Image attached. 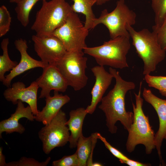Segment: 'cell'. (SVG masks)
I'll return each instance as SVG.
<instances>
[{
  "label": "cell",
  "mask_w": 166,
  "mask_h": 166,
  "mask_svg": "<svg viewBox=\"0 0 166 166\" xmlns=\"http://www.w3.org/2000/svg\"><path fill=\"white\" fill-rule=\"evenodd\" d=\"M109 71L115 79L116 83L113 88L103 97L98 107L105 114L106 125L111 133L116 132L117 128L116 124L118 121L128 131L133 122V114L126 110L125 98L127 92L134 89L136 85L132 81L123 79L115 69L110 67Z\"/></svg>",
  "instance_id": "6da1fadb"
},
{
  "label": "cell",
  "mask_w": 166,
  "mask_h": 166,
  "mask_svg": "<svg viewBox=\"0 0 166 166\" xmlns=\"http://www.w3.org/2000/svg\"><path fill=\"white\" fill-rule=\"evenodd\" d=\"M127 29L132 39V44L143 62V74L150 75L165 59L166 51L159 44L155 31L151 32L145 28L137 31L130 25H128Z\"/></svg>",
  "instance_id": "7a4b0ae2"
},
{
  "label": "cell",
  "mask_w": 166,
  "mask_h": 166,
  "mask_svg": "<svg viewBox=\"0 0 166 166\" xmlns=\"http://www.w3.org/2000/svg\"><path fill=\"white\" fill-rule=\"evenodd\" d=\"M142 83H140L138 94L134 93L136 103L132 102L133 120L129 130L126 146L129 153L133 152L136 146L142 144L145 147L147 154L151 153L156 148L155 134L149 122L148 116L144 114L142 109L143 99L141 97Z\"/></svg>",
  "instance_id": "3957f363"
},
{
  "label": "cell",
  "mask_w": 166,
  "mask_h": 166,
  "mask_svg": "<svg viewBox=\"0 0 166 166\" xmlns=\"http://www.w3.org/2000/svg\"><path fill=\"white\" fill-rule=\"evenodd\" d=\"M130 38V36H119L100 46H87L83 51L93 57L99 65L123 69L129 67L126 56L131 47Z\"/></svg>",
  "instance_id": "277c9868"
},
{
  "label": "cell",
  "mask_w": 166,
  "mask_h": 166,
  "mask_svg": "<svg viewBox=\"0 0 166 166\" xmlns=\"http://www.w3.org/2000/svg\"><path fill=\"white\" fill-rule=\"evenodd\" d=\"M73 11L71 6L65 0L43 1L36 13L31 29L39 35H52Z\"/></svg>",
  "instance_id": "5b68a950"
},
{
  "label": "cell",
  "mask_w": 166,
  "mask_h": 166,
  "mask_svg": "<svg viewBox=\"0 0 166 166\" xmlns=\"http://www.w3.org/2000/svg\"><path fill=\"white\" fill-rule=\"evenodd\" d=\"M136 18L135 13L129 8L124 0H119L112 11L109 13L106 9L101 11L100 17L95 19L92 29L102 24L108 30L111 39L121 36H130L127 26L135 25Z\"/></svg>",
  "instance_id": "8992f818"
},
{
  "label": "cell",
  "mask_w": 166,
  "mask_h": 166,
  "mask_svg": "<svg viewBox=\"0 0 166 166\" xmlns=\"http://www.w3.org/2000/svg\"><path fill=\"white\" fill-rule=\"evenodd\" d=\"M83 51H68L55 65L66 81L68 86L79 91L86 85V74L87 58Z\"/></svg>",
  "instance_id": "52a82bcc"
},
{
  "label": "cell",
  "mask_w": 166,
  "mask_h": 166,
  "mask_svg": "<svg viewBox=\"0 0 166 166\" xmlns=\"http://www.w3.org/2000/svg\"><path fill=\"white\" fill-rule=\"evenodd\" d=\"M89 30L82 24L77 13L73 11L53 34L61 40L67 51H80L87 47L85 40Z\"/></svg>",
  "instance_id": "ba28073f"
},
{
  "label": "cell",
  "mask_w": 166,
  "mask_h": 166,
  "mask_svg": "<svg viewBox=\"0 0 166 166\" xmlns=\"http://www.w3.org/2000/svg\"><path fill=\"white\" fill-rule=\"evenodd\" d=\"M65 113L61 109L49 124L38 132L42 144V149L46 154L56 147H63L69 141L70 134L66 124Z\"/></svg>",
  "instance_id": "9c48e42d"
},
{
  "label": "cell",
  "mask_w": 166,
  "mask_h": 166,
  "mask_svg": "<svg viewBox=\"0 0 166 166\" xmlns=\"http://www.w3.org/2000/svg\"><path fill=\"white\" fill-rule=\"evenodd\" d=\"M32 39L35 52L46 65H56L68 52L61 40L53 34H36L32 36Z\"/></svg>",
  "instance_id": "30bf717a"
},
{
  "label": "cell",
  "mask_w": 166,
  "mask_h": 166,
  "mask_svg": "<svg viewBox=\"0 0 166 166\" xmlns=\"http://www.w3.org/2000/svg\"><path fill=\"white\" fill-rule=\"evenodd\" d=\"M39 88L35 81L32 82L28 87L22 82L17 81L8 87L3 92V96L8 101L14 105L17 104L18 101L25 102L31 108L34 116L38 113L37 95Z\"/></svg>",
  "instance_id": "8fae6325"
},
{
  "label": "cell",
  "mask_w": 166,
  "mask_h": 166,
  "mask_svg": "<svg viewBox=\"0 0 166 166\" xmlns=\"http://www.w3.org/2000/svg\"><path fill=\"white\" fill-rule=\"evenodd\" d=\"M35 81L41 89L39 98L50 96L52 90L64 92L68 86L65 79L55 65H46L43 69L42 75Z\"/></svg>",
  "instance_id": "7c38bea8"
},
{
  "label": "cell",
  "mask_w": 166,
  "mask_h": 166,
  "mask_svg": "<svg viewBox=\"0 0 166 166\" xmlns=\"http://www.w3.org/2000/svg\"><path fill=\"white\" fill-rule=\"evenodd\" d=\"M142 96L145 100L153 107L159 117V128L155 134V141L160 162L163 164L161 148L163 140H166V100L158 97L150 89L146 88L143 89Z\"/></svg>",
  "instance_id": "4fadbf2b"
},
{
  "label": "cell",
  "mask_w": 166,
  "mask_h": 166,
  "mask_svg": "<svg viewBox=\"0 0 166 166\" xmlns=\"http://www.w3.org/2000/svg\"><path fill=\"white\" fill-rule=\"evenodd\" d=\"M14 44L16 49L20 52L21 58L17 65L5 76L3 84L7 88L11 86L12 80L16 76L31 69L37 67L43 69L46 65L41 60L38 61L30 56L27 52L28 46L26 40L20 38L15 40Z\"/></svg>",
  "instance_id": "5bb4252c"
},
{
  "label": "cell",
  "mask_w": 166,
  "mask_h": 166,
  "mask_svg": "<svg viewBox=\"0 0 166 166\" xmlns=\"http://www.w3.org/2000/svg\"><path fill=\"white\" fill-rule=\"evenodd\" d=\"M91 70L95 77V81L91 91V103L85 109L88 114H90L93 113L114 78L110 73L106 70L104 66H96L92 68Z\"/></svg>",
  "instance_id": "9a60e30c"
},
{
  "label": "cell",
  "mask_w": 166,
  "mask_h": 166,
  "mask_svg": "<svg viewBox=\"0 0 166 166\" xmlns=\"http://www.w3.org/2000/svg\"><path fill=\"white\" fill-rule=\"evenodd\" d=\"M25 118L32 121L35 120V116L29 105L25 107L23 102L18 101L17 107L14 113L11 115L8 119L0 122V138H2V134L5 132L6 134L17 132L20 134L25 130L24 127L19 122L20 119Z\"/></svg>",
  "instance_id": "2e32d148"
},
{
  "label": "cell",
  "mask_w": 166,
  "mask_h": 166,
  "mask_svg": "<svg viewBox=\"0 0 166 166\" xmlns=\"http://www.w3.org/2000/svg\"><path fill=\"white\" fill-rule=\"evenodd\" d=\"M58 92L54 91L53 96H49L45 98V105L41 111L39 110L35 116L36 121L42 122L45 125L48 124L61 108L69 101L70 98L68 96L59 94Z\"/></svg>",
  "instance_id": "e0dca14e"
},
{
  "label": "cell",
  "mask_w": 166,
  "mask_h": 166,
  "mask_svg": "<svg viewBox=\"0 0 166 166\" xmlns=\"http://www.w3.org/2000/svg\"><path fill=\"white\" fill-rule=\"evenodd\" d=\"M87 114L85 109L82 107L72 110L69 113V118L66 124L70 132L69 141L70 148L77 147L79 138L83 135V123Z\"/></svg>",
  "instance_id": "ac0fdd59"
},
{
  "label": "cell",
  "mask_w": 166,
  "mask_h": 166,
  "mask_svg": "<svg viewBox=\"0 0 166 166\" xmlns=\"http://www.w3.org/2000/svg\"><path fill=\"white\" fill-rule=\"evenodd\" d=\"M97 139V132L92 133L88 137L83 135L79 137L76 152L79 161V166H92L93 153Z\"/></svg>",
  "instance_id": "d6986e66"
},
{
  "label": "cell",
  "mask_w": 166,
  "mask_h": 166,
  "mask_svg": "<svg viewBox=\"0 0 166 166\" xmlns=\"http://www.w3.org/2000/svg\"><path fill=\"white\" fill-rule=\"evenodd\" d=\"M73 4L71 6L73 11L80 13L85 16V27L90 30L92 29L93 23L96 18L92 10V7L96 4V0H73Z\"/></svg>",
  "instance_id": "ffe728a7"
},
{
  "label": "cell",
  "mask_w": 166,
  "mask_h": 166,
  "mask_svg": "<svg viewBox=\"0 0 166 166\" xmlns=\"http://www.w3.org/2000/svg\"><path fill=\"white\" fill-rule=\"evenodd\" d=\"M9 39H3L1 43V47L3 51L2 55L0 56V81L2 82L5 78V74L10 71L15 67L18 63L16 61L11 60L9 57L8 47Z\"/></svg>",
  "instance_id": "44dd1931"
},
{
  "label": "cell",
  "mask_w": 166,
  "mask_h": 166,
  "mask_svg": "<svg viewBox=\"0 0 166 166\" xmlns=\"http://www.w3.org/2000/svg\"><path fill=\"white\" fill-rule=\"evenodd\" d=\"M46 0H22L17 3L15 8L17 18L22 25L26 27L29 22V15L32 8L39 1Z\"/></svg>",
  "instance_id": "7402d4cb"
},
{
  "label": "cell",
  "mask_w": 166,
  "mask_h": 166,
  "mask_svg": "<svg viewBox=\"0 0 166 166\" xmlns=\"http://www.w3.org/2000/svg\"><path fill=\"white\" fill-rule=\"evenodd\" d=\"M151 6L155 14L154 26H160L166 17V0H152Z\"/></svg>",
  "instance_id": "603a6c76"
},
{
  "label": "cell",
  "mask_w": 166,
  "mask_h": 166,
  "mask_svg": "<svg viewBox=\"0 0 166 166\" xmlns=\"http://www.w3.org/2000/svg\"><path fill=\"white\" fill-rule=\"evenodd\" d=\"M144 76V80L148 86L157 89L162 96L166 97V76L150 74Z\"/></svg>",
  "instance_id": "cb8c5ba5"
},
{
  "label": "cell",
  "mask_w": 166,
  "mask_h": 166,
  "mask_svg": "<svg viewBox=\"0 0 166 166\" xmlns=\"http://www.w3.org/2000/svg\"><path fill=\"white\" fill-rule=\"evenodd\" d=\"M11 18L9 11L4 6L0 7V37L5 35L9 30Z\"/></svg>",
  "instance_id": "d4e9b609"
},
{
  "label": "cell",
  "mask_w": 166,
  "mask_h": 166,
  "mask_svg": "<svg viewBox=\"0 0 166 166\" xmlns=\"http://www.w3.org/2000/svg\"><path fill=\"white\" fill-rule=\"evenodd\" d=\"M50 160L49 157L45 161L39 162L33 158L23 156L18 161L7 163L6 166H46Z\"/></svg>",
  "instance_id": "484cf974"
},
{
  "label": "cell",
  "mask_w": 166,
  "mask_h": 166,
  "mask_svg": "<svg viewBox=\"0 0 166 166\" xmlns=\"http://www.w3.org/2000/svg\"><path fill=\"white\" fill-rule=\"evenodd\" d=\"M79 161L77 153L66 156L61 159L54 161L52 163L53 166H79Z\"/></svg>",
  "instance_id": "4316f807"
},
{
  "label": "cell",
  "mask_w": 166,
  "mask_h": 166,
  "mask_svg": "<svg viewBox=\"0 0 166 166\" xmlns=\"http://www.w3.org/2000/svg\"><path fill=\"white\" fill-rule=\"evenodd\" d=\"M152 30L156 34L158 42L162 48L166 51V17L161 25L158 27L154 26Z\"/></svg>",
  "instance_id": "83f0119b"
},
{
  "label": "cell",
  "mask_w": 166,
  "mask_h": 166,
  "mask_svg": "<svg viewBox=\"0 0 166 166\" xmlns=\"http://www.w3.org/2000/svg\"><path fill=\"white\" fill-rule=\"evenodd\" d=\"M97 136L98 139H100L104 143L105 147L110 152L119 160L121 163H123L125 160L129 158L120 151L112 146L100 133L97 132Z\"/></svg>",
  "instance_id": "f1b7e54d"
},
{
  "label": "cell",
  "mask_w": 166,
  "mask_h": 166,
  "mask_svg": "<svg viewBox=\"0 0 166 166\" xmlns=\"http://www.w3.org/2000/svg\"><path fill=\"white\" fill-rule=\"evenodd\" d=\"M123 163L129 166H147L148 165L147 164L135 161L129 158L125 160Z\"/></svg>",
  "instance_id": "f546056e"
},
{
  "label": "cell",
  "mask_w": 166,
  "mask_h": 166,
  "mask_svg": "<svg viewBox=\"0 0 166 166\" xmlns=\"http://www.w3.org/2000/svg\"><path fill=\"white\" fill-rule=\"evenodd\" d=\"M2 147H0V166H6V163L5 161V157L3 154L2 151Z\"/></svg>",
  "instance_id": "4dcf8cb0"
},
{
  "label": "cell",
  "mask_w": 166,
  "mask_h": 166,
  "mask_svg": "<svg viewBox=\"0 0 166 166\" xmlns=\"http://www.w3.org/2000/svg\"><path fill=\"white\" fill-rule=\"evenodd\" d=\"M96 4L97 5L101 6L111 0H96Z\"/></svg>",
  "instance_id": "1f68e13d"
},
{
  "label": "cell",
  "mask_w": 166,
  "mask_h": 166,
  "mask_svg": "<svg viewBox=\"0 0 166 166\" xmlns=\"http://www.w3.org/2000/svg\"><path fill=\"white\" fill-rule=\"evenodd\" d=\"M102 166V165L101 164L99 163H97V162H95V163H93V164L92 165V166Z\"/></svg>",
  "instance_id": "d6a6232c"
},
{
  "label": "cell",
  "mask_w": 166,
  "mask_h": 166,
  "mask_svg": "<svg viewBox=\"0 0 166 166\" xmlns=\"http://www.w3.org/2000/svg\"><path fill=\"white\" fill-rule=\"evenodd\" d=\"M22 0H10V2L11 3H16Z\"/></svg>",
  "instance_id": "836d02e7"
}]
</instances>
